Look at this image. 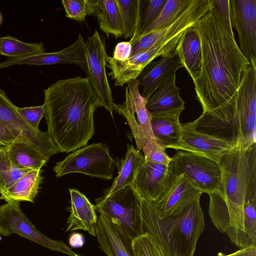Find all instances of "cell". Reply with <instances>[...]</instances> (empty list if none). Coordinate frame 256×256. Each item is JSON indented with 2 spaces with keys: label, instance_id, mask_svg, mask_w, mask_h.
<instances>
[{
  "label": "cell",
  "instance_id": "36",
  "mask_svg": "<svg viewBox=\"0 0 256 256\" xmlns=\"http://www.w3.org/2000/svg\"><path fill=\"white\" fill-rule=\"evenodd\" d=\"M132 246L135 256H164L154 238L146 234L133 238Z\"/></svg>",
  "mask_w": 256,
  "mask_h": 256
},
{
  "label": "cell",
  "instance_id": "33",
  "mask_svg": "<svg viewBox=\"0 0 256 256\" xmlns=\"http://www.w3.org/2000/svg\"><path fill=\"white\" fill-rule=\"evenodd\" d=\"M191 2L192 0H166L158 16L143 32L138 40L150 33L156 32L170 25L185 10Z\"/></svg>",
  "mask_w": 256,
  "mask_h": 256
},
{
  "label": "cell",
  "instance_id": "43",
  "mask_svg": "<svg viewBox=\"0 0 256 256\" xmlns=\"http://www.w3.org/2000/svg\"><path fill=\"white\" fill-rule=\"evenodd\" d=\"M218 256H256V246L250 245L240 248L238 250L226 255L220 252Z\"/></svg>",
  "mask_w": 256,
  "mask_h": 256
},
{
  "label": "cell",
  "instance_id": "12",
  "mask_svg": "<svg viewBox=\"0 0 256 256\" xmlns=\"http://www.w3.org/2000/svg\"><path fill=\"white\" fill-rule=\"evenodd\" d=\"M86 74L102 104L113 118L114 103L112 90L106 74L108 56L104 38L96 29L86 42Z\"/></svg>",
  "mask_w": 256,
  "mask_h": 256
},
{
  "label": "cell",
  "instance_id": "1",
  "mask_svg": "<svg viewBox=\"0 0 256 256\" xmlns=\"http://www.w3.org/2000/svg\"><path fill=\"white\" fill-rule=\"evenodd\" d=\"M194 27L202 50L200 73L194 82L202 112L234 115L237 90L243 72L250 63L240 51L233 31L226 29L213 0Z\"/></svg>",
  "mask_w": 256,
  "mask_h": 256
},
{
  "label": "cell",
  "instance_id": "37",
  "mask_svg": "<svg viewBox=\"0 0 256 256\" xmlns=\"http://www.w3.org/2000/svg\"><path fill=\"white\" fill-rule=\"evenodd\" d=\"M146 162L168 165L171 158L166 154L164 148L156 139H152L142 148Z\"/></svg>",
  "mask_w": 256,
  "mask_h": 256
},
{
  "label": "cell",
  "instance_id": "35",
  "mask_svg": "<svg viewBox=\"0 0 256 256\" xmlns=\"http://www.w3.org/2000/svg\"><path fill=\"white\" fill-rule=\"evenodd\" d=\"M28 171L18 168L11 160L4 148H0V194Z\"/></svg>",
  "mask_w": 256,
  "mask_h": 256
},
{
  "label": "cell",
  "instance_id": "16",
  "mask_svg": "<svg viewBox=\"0 0 256 256\" xmlns=\"http://www.w3.org/2000/svg\"><path fill=\"white\" fill-rule=\"evenodd\" d=\"M202 194L196 184L182 174L176 176L163 195L153 202L162 218L182 212Z\"/></svg>",
  "mask_w": 256,
  "mask_h": 256
},
{
  "label": "cell",
  "instance_id": "27",
  "mask_svg": "<svg viewBox=\"0 0 256 256\" xmlns=\"http://www.w3.org/2000/svg\"><path fill=\"white\" fill-rule=\"evenodd\" d=\"M180 114L152 116L150 125L155 139L164 148L174 149L181 137Z\"/></svg>",
  "mask_w": 256,
  "mask_h": 256
},
{
  "label": "cell",
  "instance_id": "28",
  "mask_svg": "<svg viewBox=\"0 0 256 256\" xmlns=\"http://www.w3.org/2000/svg\"><path fill=\"white\" fill-rule=\"evenodd\" d=\"M12 162L20 169H41L49 158L27 143L16 141L4 148Z\"/></svg>",
  "mask_w": 256,
  "mask_h": 256
},
{
  "label": "cell",
  "instance_id": "17",
  "mask_svg": "<svg viewBox=\"0 0 256 256\" xmlns=\"http://www.w3.org/2000/svg\"><path fill=\"white\" fill-rule=\"evenodd\" d=\"M175 178L170 164L163 165L144 162L131 186L140 197L156 202Z\"/></svg>",
  "mask_w": 256,
  "mask_h": 256
},
{
  "label": "cell",
  "instance_id": "24",
  "mask_svg": "<svg viewBox=\"0 0 256 256\" xmlns=\"http://www.w3.org/2000/svg\"><path fill=\"white\" fill-rule=\"evenodd\" d=\"M175 50L193 82L200 75L202 66L201 44L199 34L193 26L187 29L180 38Z\"/></svg>",
  "mask_w": 256,
  "mask_h": 256
},
{
  "label": "cell",
  "instance_id": "8",
  "mask_svg": "<svg viewBox=\"0 0 256 256\" xmlns=\"http://www.w3.org/2000/svg\"><path fill=\"white\" fill-rule=\"evenodd\" d=\"M95 202V208L97 212L118 221L133 238L142 234L139 198L131 186L108 197L98 198Z\"/></svg>",
  "mask_w": 256,
  "mask_h": 256
},
{
  "label": "cell",
  "instance_id": "21",
  "mask_svg": "<svg viewBox=\"0 0 256 256\" xmlns=\"http://www.w3.org/2000/svg\"><path fill=\"white\" fill-rule=\"evenodd\" d=\"M70 196V215L66 222V232L83 230L96 236L98 217L95 206L75 188H69Z\"/></svg>",
  "mask_w": 256,
  "mask_h": 256
},
{
  "label": "cell",
  "instance_id": "19",
  "mask_svg": "<svg viewBox=\"0 0 256 256\" xmlns=\"http://www.w3.org/2000/svg\"><path fill=\"white\" fill-rule=\"evenodd\" d=\"M96 238L100 249L107 256H135L133 238L114 220L100 214Z\"/></svg>",
  "mask_w": 256,
  "mask_h": 256
},
{
  "label": "cell",
  "instance_id": "15",
  "mask_svg": "<svg viewBox=\"0 0 256 256\" xmlns=\"http://www.w3.org/2000/svg\"><path fill=\"white\" fill-rule=\"evenodd\" d=\"M230 10L239 48L250 62L256 66V0H230Z\"/></svg>",
  "mask_w": 256,
  "mask_h": 256
},
{
  "label": "cell",
  "instance_id": "14",
  "mask_svg": "<svg viewBox=\"0 0 256 256\" xmlns=\"http://www.w3.org/2000/svg\"><path fill=\"white\" fill-rule=\"evenodd\" d=\"M212 0H192L190 4L170 25L150 33L135 42L132 48L130 56L142 52L155 44L163 42L195 25L208 12Z\"/></svg>",
  "mask_w": 256,
  "mask_h": 256
},
{
  "label": "cell",
  "instance_id": "4",
  "mask_svg": "<svg viewBox=\"0 0 256 256\" xmlns=\"http://www.w3.org/2000/svg\"><path fill=\"white\" fill-rule=\"evenodd\" d=\"M138 196L142 234L152 236L164 256H194L205 226L200 196L182 212L162 218L152 202Z\"/></svg>",
  "mask_w": 256,
  "mask_h": 256
},
{
  "label": "cell",
  "instance_id": "45",
  "mask_svg": "<svg viewBox=\"0 0 256 256\" xmlns=\"http://www.w3.org/2000/svg\"><path fill=\"white\" fill-rule=\"evenodd\" d=\"M2 14L0 12V25H1V24H2Z\"/></svg>",
  "mask_w": 256,
  "mask_h": 256
},
{
  "label": "cell",
  "instance_id": "31",
  "mask_svg": "<svg viewBox=\"0 0 256 256\" xmlns=\"http://www.w3.org/2000/svg\"><path fill=\"white\" fill-rule=\"evenodd\" d=\"M166 0H140L136 30L129 41L132 46L158 16Z\"/></svg>",
  "mask_w": 256,
  "mask_h": 256
},
{
  "label": "cell",
  "instance_id": "13",
  "mask_svg": "<svg viewBox=\"0 0 256 256\" xmlns=\"http://www.w3.org/2000/svg\"><path fill=\"white\" fill-rule=\"evenodd\" d=\"M236 113L244 148L256 143V66L250 64L243 72L237 90Z\"/></svg>",
  "mask_w": 256,
  "mask_h": 256
},
{
  "label": "cell",
  "instance_id": "7",
  "mask_svg": "<svg viewBox=\"0 0 256 256\" xmlns=\"http://www.w3.org/2000/svg\"><path fill=\"white\" fill-rule=\"evenodd\" d=\"M12 234L69 256H82L63 242L51 239L38 230L22 210L20 202H8L0 206V235L6 237Z\"/></svg>",
  "mask_w": 256,
  "mask_h": 256
},
{
  "label": "cell",
  "instance_id": "2",
  "mask_svg": "<svg viewBox=\"0 0 256 256\" xmlns=\"http://www.w3.org/2000/svg\"><path fill=\"white\" fill-rule=\"evenodd\" d=\"M44 96L47 131L59 152L87 146L94 134V112L102 106L88 78L58 80L44 90Z\"/></svg>",
  "mask_w": 256,
  "mask_h": 256
},
{
  "label": "cell",
  "instance_id": "6",
  "mask_svg": "<svg viewBox=\"0 0 256 256\" xmlns=\"http://www.w3.org/2000/svg\"><path fill=\"white\" fill-rule=\"evenodd\" d=\"M170 166L175 177L184 174L203 193L221 194V170L216 162L190 152L178 150L171 157Z\"/></svg>",
  "mask_w": 256,
  "mask_h": 256
},
{
  "label": "cell",
  "instance_id": "11",
  "mask_svg": "<svg viewBox=\"0 0 256 256\" xmlns=\"http://www.w3.org/2000/svg\"><path fill=\"white\" fill-rule=\"evenodd\" d=\"M182 34L158 42L146 50L124 60H118L108 56L106 66L110 70L108 74L114 80V86L123 87L130 80L137 79L142 70L154 58L170 54L175 50Z\"/></svg>",
  "mask_w": 256,
  "mask_h": 256
},
{
  "label": "cell",
  "instance_id": "38",
  "mask_svg": "<svg viewBox=\"0 0 256 256\" xmlns=\"http://www.w3.org/2000/svg\"><path fill=\"white\" fill-rule=\"evenodd\" d=\"M256 200L246 202L244 210V229L248 246H256Z\"/></svg>",
  "mask_w": 256,
  "mask_h": 256
},
{
  "label": "cell",
  "instance_id": "10",
  "mask_svg": "<svg viewBox=\"0 0 256 256\" xmlns=\"http://www.w3.org/2000/svg\"><path fill=\"white\" fill-rule=\"evenodd\" d=\"M16 108L4 91L0 88V120L16 141L28 144L49 158L60 152L48 131L32 128L20 116Z\"/></svg>",
  "mask_w": 256,
  "mask_h": 256
},
{
  "label": "cell",
  "instance_id": "22",
  "mask_svg": "<svg viewBox=\"0 0 256 256\" xmlns=\"http://www.w3.org/2000/svg\"><path fill=\"white\" fill-rule=\"evenodd\" d=\"M196 130L206 134L225 140L233 144L242 140L238 118H228L202 112L191 122Z\"/></svg>",
  "mask_w": 256,
  "mask_h": 256
},
{
  "label": "cell",
  "instance_id": "40",
  "mask_svg": "<svg viewBox=\"0 0 256 256\" xmlns=\"http://www.w3.org/2000/svg\"><path fill=\"white\" fill-rule=\"evenodd\" d=\"M17 111L23 118L34 129L38 130L39 124L45 114L44 104L41 106L19 108L16 106Z\"/></svg>",
  "mask_w": 256,
  "mask_h": 256
},
{
  "label": "cell",
  "instance_id": "42",
  "mask_svg": "<svg viewBox=\"0 0 256 256\" xmlns=\"http://www.w3.org/2000/svg\"><path fill=\"white\" fill-rule=\"evenodd\" d=\"M16 141V138L0 120V148L8 146Z\"/></svg>",
  "mask_w": 256,
  "mask_h": 256
},
{
  "label": "cell",
  "instance_id": "44",
  "mask_svg": "<svg viewBox=\"0 0 256 256\" xmlns=\"http://www.w3.org/2000/svg\"><path fill=\"white\" fill-rule=\"evenodd\" d=\"M84 238L80 234L74 233L69 238V244L72 248H80L84 244Z\"/></svg>",
  "mask_w": 256,
  "mask_h": 256
},
{
  "label": "cell",
  "instance_id": "30",
  "mask_svg": "<svg viewBox=\"0 0 256 256\" xmlns=\"http://www.w3.org/2000/svg\"><path fill=\"white\" fill-rule=\"evenodd\" d=\"M70 60L68 52L64 48L52 52H42L18 58H8L0 63V69L14 65H50L68 64Z\"/></svg>",
  "mask_w": 256,
  "mask_h": 256
},
{
  "label": "cell",
  "instance_id": "20",
  "mask_svg": "<svg viewBox=\"0 0 256 256\" xmlns=\"http://www.w3.org/2000/svg\"><path fill=\"white\" fill-rule=\"evenodd\" d=\"M182 67L176 50L160 60L150 62L137 78L143 88L142 96L147 101L158 88L176 76V71Z\"/></svg>",
  "mask_w": 256,
  "mask_h": 256
},
{
  "label": "cell",
  "instance_id": "25",
  "mask_svg": "<svg viewBox=\"0 0 256 256\" xmlns=\"http://www.w3.org/2000/svg\"><path fill=\"white\" fill-rule=\"evenodd\" d=\"M144 162V156L140 152L134 148L132 144H128L124 158L117 160L116 162L118 168V175L112 185L105 190L101 197H108L127 186H132Z\"/></svg>",
  "mask_w": 256,
  "mask_h": 256
},
{
  "label": "cell",
  "instance_id": "32",
  "mask_svg": "<svg viewBox=\"0 0 256 256\" xmlns=\"http://www.w3.org/2000/svg\"><path fill=\"white\" fill-rule=\"evenodd\" d=\"M46 52L42 42L27 43L10 36L0 38V54L8 58H18Z\"/></svg>",
  "mask_w": 256,
  "mask_h": 256
},
{
  "label": "cell",
  "instance_id": "29",
  "mask_svg": "<svg viewBox=\"0 0 256 256\" xmlns=\"http://www.w3.org/2000/svg\"><path fill=\"white\" fill-rule=\"evenodd\" d=\"M98 18L100 28L109 38L123 36L124 31L119 10L115 0H97L94 14Z\"/></svg>",
  "mask_w": 256,
  "mask_h": 256
},
{
  "label": "cell",
  "instance_id": "18",
  "mask_svg": "<svg viewBox=\"0 0 256 256\" xmlns=\"http://www.w3.org/2000/svg\"><path fill=\"white\" fill-rule=\"evenodd\" d=\"M237 144L200 132L192 122H188L181 124L180 142L174 149L190 152L218 163L221 158Z\"/></svg>",
  "mask_w": 256,
  "mask_h": 256
},
{
  "label": "cell",
  "instance_id": "34",
  "mask_svg": "<svg viewBox=\"0 0 256 256\" xmlns=\"http://www.w3.org/2000/svg\"><path fill=\"white\" fill-rule=\"evenodd\" d=\"M118 6L124 38L134 34L138 17L140 0H115Z\"/></svg>",
  "mask_w": 256,
  "mask_h": 256
},
{
  "label": "cell",
  "instance_id": "5",
  "mask_svg": "<svg viewBox=\"0 0 256 256\" xmlns=\"http://www.w3.org/2000/svg\"><path fill=\"white\" fill-rule=\"evenodd\" d=\"M114 164L106 144L93 143L73 152L64 160L57 162L53 170L57 178L78 172L94 178L111 180Z\"/></svg>",
  "mask_w": 256,
  "mask_h": 256
},
{
  "label": "cell",
  "instance_id": "23",
  "mask_svg": "<svg viewBox=\"0 0 256 256\" xmlns=\"http://www.w3.org/2000/svg\"><path fill=\"white\" fill-rule=\"evenodd\" d=\"M176 76L158 88L147 100L146 106L152 116L181 114L185 102L176 84Z\"/></svg>",
  "mask_w": 256,
  "mask_h": 256
},
{
  "label": "cell",
  "instance_id": "39",
  "mask_svg": "<svg viewBox=\"0 0 256 256\" xmlns=\"http://www.w3.org/2000/svg\"><path fill=\"white\" fill-rule=\"evenodd\" d=\"M62 3L66 18L82 22L88 15L86 0H62Z\"/></svg>",
  "mask_w": 256,
  "mask_h": 256
},
{
  "label": "cell",
  "instance_id": "41",
  "mask_svg": "<svg viewBox=\"0 0 256 256\" xmlns=\"http://www.w3.org/2000/svg\"><path fill=\"white\" fill-rule=\"evenodd\" d=\"M132 45L129 42H122L118 43L114 52V58L118 60H124L130 57Z\"/></svg>",
  "mask_w": 256,
  "mask_h": 256
},
{
  "label": "cell",
  "instance_id": "26",
  "mask_svg": "<svg viewBox=\"0 0 256 256\" xmlns=\"http://www.w3.org/2000/svg\"><path fill=\"white\" fill-rule=\"evenodd\" d=\"M41 169L28 171L0 194V199L6 202H34L42 181Z\"/></svg>",
  "mask_w": 256,
  "mask_h": 256
},
{
  "label": "cell",
  "instance_id": "9",
  "mask_svg": "<svg viewBox=\"0 0 256 256\" xmlns=\"http://www.w3.org/2000/svg\"><path fill=\"white\" fill-rule=\"evenodd\" d=\"M125 90V101L121 104H113L112 108L126 120L135 140L137 150L140 152L144 146L150 140L155 139L150 120L151 114L147 110L146 100L139 91L137 79L128 83Z\"/></svg>",
  "mask_w": 256,
  "mask_h": 256
},
{
  "label": "cell",
  "instance_id": "3",
  "mask_svg": "<svg viewBox=\"0 0 256 256\" xmlns=\"http://www.w3.org/2000/svg\"><path fill=\"white\" fill-rule=\"evenodd\" d=\"M221 194L228 214L226 234L238 248L248 246L244 229L245 204L256 200V143L244 148L241 140L218 162Z\"/></svg>",
  "mask_w": 256,
  "mask_h": 256
}]
</instances>
